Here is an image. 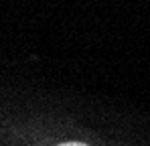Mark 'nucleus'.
<instances>
[{"mask_svg":"<svg viewBox=\"0 0 150 146\" xmlns=\"http://www.w3.org/2000/svg\"><path fill=\"white\" fill-rule=\"evenodd\" d=\"M59 146H87V144H81V142H65V144H59Z\"/></svg>","mask_w":150,"mask_h":146,"instance_id":"obj_1","label":"nucleus"}]
</instances>
